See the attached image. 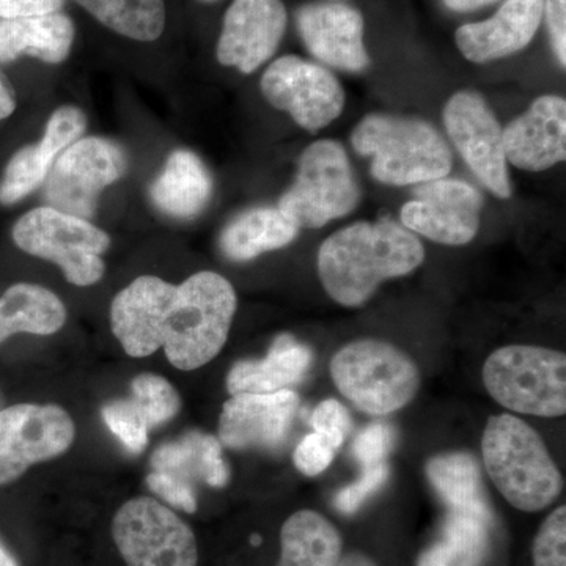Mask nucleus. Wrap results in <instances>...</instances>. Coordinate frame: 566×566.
Returning <instances> with one entry per match:
<instances>
[{
  "label": "nucleus",
  "mask_w": 566,
  "mask_h": 566,
  "mask_svg": "<svg viewBox=\"0 0 566 566\" xmlns=\"http://www.w3.org/2000/svg\"><path fill=\"white\" fill-rule=\"evenodd\" d=\"M237 305L232 283L211 271L178 286L142 275L115 296L112 333L128 356L147 357L164 348L175 368L197 370L221 353Z\"/></svg>",
  "instance_id": "1"
},
{
  "label": "nucleus",
  "mask_w": 566,
  "mask_h": 566,
  "mask_svg": "<svg viewBox=\"0 0 566 566\" xmlns=\"http://www.w3.org/2000/svg\"><path fill=\"white\" fill-rule=\"evenodd\" d=\"M423 260V244L401 223L390 218L356 222L319 248V281L335 303L360 307L381 283L411 274Z\"/></svg>",
  "instance_id": "2"
},
{
  "label": "nucleus",
  "mask_w": 566,
  "mask_h": 566,
  "mask_svg": "<svg viewBox=\"0 0 566 566\" xmlns=\"http://www.w3.org/2000/svg\"><path fill=\"white\" fill-rule=\"evenodd\" d=\"M482 453L499 493L521 512H539L564 491V476L545 441L520 417H490L483 431Z\"/></svg>",
  "instance_id": "3"
},
{
  "label": "nucleus",
  "mask_w": 566,
  "mask_h": 566,
  "mask_svg": "<svg viewBox=\"0 0 566 566\" xmlns=\"http://www.w3.org/2000/svg\"><path fill=\"white\" fill-rule=\"evenodd\" d=\"M354 150L370 158L375 180L389 186H416L447 177L452 151L428 122L371 114L352 134Z\"/></svg>",
  "instance_id": "4"
},
{
  "label": "nucleus",
  "mask_w": 566,
  "mask_h": 566,
  "mask_svg": "<svg viewBox=\"0 0 566 566\" xmlns=\"http://www.w3.org/2000/svg\"><path fill=\"white\" fill-rule=\"evenodd\" d=\"M331 376L340 394L365 415L387 416L415 400L420 370L408 353L386 340L364 338L338 349Z\"/></svg>",
  "instance_id": "5"
},
{
  "label": "nucleus",
  "mask_w": 566,
  "mask_h": 566,
  "mask_svg": "<svg viewBox=\"0 0 566 566\" xmlns=\"http://www.w3.org/2000/svg\"><path fill=\"white\" fill-rule=\"evenodd\" d=\"M483 385L509 411L545 419L565 416L566 356L543 346H504L483 365Z\"/></svg>",
  "instance_id": "6"
},
{
  "label": "nucleus",
  "mask_w": 566,
  "mask_h": 566,
  "mask_svg": "<svg viewBox=\"0 0 566 566\" xmlns=\"http://www.w3.org/2000/svg\"><path fill=\"white\" fill-rule=\"evenodd\" d=\"M359 200V185L344 145L323 139L301 155L296 180L277 208L297 229H322L352 214Z\"/></svg>",
  "instance_id": "7"
},
{
  "label": "nucleus",
  "mask_w": 566,
  "mask_h": 566,
  "mask_svg": "<svg viewBox=\"0 0 566 566\" xmlns=\"http://www.w3.org/2000/svg\"><path fill=\"white\" fill-rule=\"evenodd\" d=\"M13 241L21 251L59 264L73 285H95L106 271L102 255L109 249V234L51 207L25 212L14 223Z\"/></svg>",
  "instance_id": "8"
},
{
  "label": "nucleus",
  "mask_w": 566,
  "mask_h": 566,
  "mask_svg": "<svg viewBox=\"0 0 566 566\" xmlns=\"http://www.w3.org/2000/svg\"><path fill=\"white\" fill-rule=\"evenodd\" d=\"M112 536L128 566H197L199 560L191 527L151 497L122 505L112 521Z\"/></svg>",
  "instance_id": "9"
},
{
  "label": "nucleus",
  "mask_w": 566,
  "mask_h": 566,
  "mask_svg": "<svg viewBox=\"0 0 566 566\" xmlns=\"http://www.w3.org/2000/svg\"><path fill=\"white\" fill-rule=\"evenodd\" d=\"M128 170V156L120 145L103 137H85L71 144L55 159L46 177L48 207L91 219L99 193Z\"/></svg>",
  "instance_id": "10"
},
{
  "label": "nucleus",
  "mask_w": 566,
  "mask_h": 566,
  "mask_svg": "<svg viewBox=\"0 0 566 566\" xmlns=\"http://www.w3.org/2000/svg\"><path fill=\"white\" fill-rule=\"evenodd\" d=\"M266 102L289 112L308 133L326 128L340 117L345 91L331 71L297 55H285L271 63L260 82Z\"/></svg>",
  "instance_id": "11"
},
{
  "label": "nucleus",
  "mask_w": 566,
  "mask_h": 566,
  "mask_svg": "<svg viewBox=\"0 0 566 566\" xmlns=\"http://www.w3.org/2000/svg\"><path fill=\"white\" fill-rule=\"evenodd\" d=\"M76 434L69 412L54 405L22 403L0 411V485L32 464L61 457Z\"/></svg>",
  "instance_id": "12"
},
{
  "label": "nucleus",
  "mask_w": 566,
  "mask_h": 566,
  "mask_svg": "<svg viewBox=\"0 0 566 566\" xmlns=\"http://www.w3.org/2000/svg\"><path fill=\"white\" fill-rule=\"evenodd\" d=\"M444 125L461 158L494 196H512L504 128L485 99L475 92L461 91L447 102Z\"/></svg>",
  "instance_id": "13"
},
{
  "label": "nucleus",
  "mask_w": 566,
  "mask_h": 566,
  "mask_svg": "<svg viewBox=\"0 0 566 566\" xmlns=\"http://www.w3.org/2000/svg\"><path fill=\"white\" fill-rule=\"evenodd\" d=\"M482 208L479 189L442 177L416 185L415 199L401 208V226L434 243L464 245L479 233Z\"/></svg>",
  "instance_id": "14"
},
{
  "label": "nucleus",
  "mask_w": 566,
  "mask_h": 566,
  "mask_svg": "<svg viewBox=\"0 0 566 566\" xmlns=\"http://www.w3.org/2000/svg\"><path fill=\"white\" fill-rule=\"evenodd\" d=\"M282 0H234L223 18L218 61L251 74L277 51L286 29Z\"/></svg>",
  "instance_id": "15"
},
{
  "label": "nucleus",
  "mask_w": 566,
  "mask_h": 566,
  "mask_svg": "<svg viewBox=\"0 0 566 566\" xmlns=\"http://www.w3.org/2000/svg\"><path fill=\"white\" fill-rule=\"evenodd\" d=\"M300 397L290 389L234 394L219 417V441L229 449H274L285 441Z\"/></svg>",
  "instance_id": "16"
},
{
  "label": "nucleus",
  "mask_w": 566,
  "mask_h": 566,
  "mask_svg": "<svg viewBox=\"0 0 566 566\" xmlns=\"http://www.w3.org/2000/svg\"><path fill=\"white\" fill-rule=\"evenodd\" d=\"M296 22L305 46L319 62L349 73L370 66L359 10L345 3H307L297 10Z\"/></svg>",
  "instance_id": "17"
},
{
  "label": "nucleus",
  "mask_w": 566,
  "mask_h": 566,
  "mask_svg": "<svg viewBox=\"0 0 566 566\" xmlns=\"http://www.w3.org/2000/svg\"><path fill=\"white\" fill-rule=\"evenodd\" d=\"M506 163L527 172H545L566 158V102L562 96L536 98L504 128Z\"/></svg>",
  "instance_id": "18"
},
{
  "label": "nucleus",
  "mask_w": 566,
  "mask_h": 566,
  "mask_svg": "<svg viewBox=\"0 0 566 566\" xmlns=\"http://www.w3.org/2000/svg\"><path fill=\"white\" fill-rule=\"evenodd\" d=\"M87 128V118L80 107L63 106L52 112L43 139L14 153L0 180V205H14L29 196L48 177L55 158Z\"/></svg>",
  "instance_id": "19"
},
{
  "label": "nucleus",
  "mask_w": 566,
  "mask_h": 566,
  "mask_svg": "<svg viewBox=\"0 0 566 566\" xmlns=\"http://www.w3.org/2000/svg\"><path fill=\"white\" fill-rule=\"evenodd\" d=\"M545 0H506L490 20L461 25L457 46L469 62L490 63L528 46L543 21Z\"/></svg>",
  "instance_id": "20"
},
{
  "label": "nucleus",
  "mask_w": 566,
  "mask_h": 566,
  "mask_svg": "<svg viewBox=\"0 0 566 566\" xmlns=\"http://www.w3.org/2000/svg\"><path fill=\"white\" fill-rule=\"evenodd\" d=\"M314 360L308 346L293 335L282 334L271 345L264 359L241 360L227 376V389L234 394H271L303 381Z\"/></svg>",
  "instance_id": "21"
},
{
  "label": "nucleus",
  "mask_w": 566,
  "mask_h": 566,
  "mask_svg": "<svg viewBox=\"0 0 566 566\" xmlns=\"http://www.w3.org/2000/svg\"><path fill=\"white\" fill-rule=\"evenodd\" d=\"M212 178L196 153L175 150L150 188L151 202L164 214L192 219L210 202Z\"/></svg>",
  "instance_id": "22"
},
{
  "label": "nucleus",
  "mask_w": 566,
  "mask_h": 566,
  "mask_svg": "<svg viewBox=\"0 0 566 566\" xmlns=\"http://www.w3.org/2000/svg\"><path fill=\"white\" fill-rule=\"evenodd\" d=\"M74 24L66 14L0 20V63H10L21 55L57 65L70 55Z\"/></svg>",
  "instance_id": "23"
},
{
  "label": "nucleus",
  "mask_w": 566,
  "mask_h": 566,
  "mask_svg": "<svg viewBox=\"0 0 566 566\" xmlns=\"http://www.w3.org/2000/svg\"><path fill=\"white\" fill-rule=\"evenodd\" d=\"M300 229L279 208L259 207L241 212L223 229L219 245L233 262H249L296 240Z\"/></svg>",
  "instance_id": "24"
},
{
  "label": "nucleus",
  "mask_w": 566,
  "mask_h": 566,
  "mask_svg": "<svg viewBox=\"0 0 566 566\" xmlns=\"http://www.w3.org/2000/svg\"><path fill=\"white\" fill-rule=\"evenodd\" d=\"M427 475L436 493L449 506L450 513L493 523L482 472L474 457L469 453H449L431 458L427 463Z\"/></svg>",
  "instance_id": "25"
},
{
  "label": "nucleus",
  "mask_w": 566,
  "mask_h": 566,
  "mask_svg": "<svg viewBox=\"0 0 566 566\" xmlns=\"http://www.w3.org/2000/svg\"><path fill=\"white\" fill-rule=\"evenodd\" d=\"M153 471L166 472L185 482L202 480L212 488L229 483L230 469L222 455V444L211 434L192 431L180 441L164 444L153 453Z\"/></svg>",
  "instance_id": "26"
},
{
  "label": "nucleus",
  "mask_w": 566,
  "mask_h": 566,
  "mask_svg": "<svg viewBox=\"0 0 566 566\" xmlns=\"http://www.w3.org/2000/svg\"><path fill=\"white\" fill-rule=\"evenodd\" d=\"M65 322V305L44 286L17 283L0 297V344L13 334H55Z\"/></svg>",
  "instance_id": "27"
},
{
  "label": "nucleus",
  "mask_w": 566,
  "mask_h": 566,
  "mask_svg": "<svg viewBox=\"0 0 566 566\" xmlns=\"http://www.w3.org/2000/svg\"><path fill=\"white\" fill-rule=\"evenodd\" d=\"M342 549V536L326 517L301 510L282 526L277 566H337Z\"/></svg>",
  "instance_id": "28"
},
{
  "label": "nucleus",
  "mask_w": 566,
  "mask_h": 566,
  "mask_svg": "<svg viewBox=\"0 0 566 566\" xmlns=\"http://www.w3.org/2000/svg\"><path fill=\"white\" fill-rule=\"evenodd\" d=\"M490 526L480 517L449 512L441 538L424 551L417 566H482Z\"/></svg>",
  "instance_id": "29"
},
{
  "label": "nucleus",
  "mask_w": 566,
  "mask_h": 566,
  "mask_svg": "<svg viewBox=\"0 0 566 566\" xmlns=\"http://www.w3.org/2000/svg\"><path fill=\"white\" fill-rule=\"evenodd\" d=\"M111 31L137 41H155L166 28L164 0H76Z\"/></svg>",
  "instance_id": "30"
},
{
  "label": "nucleus",
  "mask_w": 566,
  "mask_h": 566,
  "mask_svg": "<svg viewBox=\"0 0 566 566\" xmlns=\"http://www.w3.org/2000/svg\"><path fill=\"white\" fill-rule=\"evenodd\" d=\"M132 400L150 428L169 422L180 411V395L163 376H137L132 382Z\"/></svg>",
  "instance_id": "31"
},
{
  "label": "nucleus",
  "mask_w": 566,
  "mask_h": 566,
  "mask_svg": "<svg viewBox=\"0 0 566 566\" xmlns=\"http://www.w3.org/2000/svg\"><path fill=\"white\" fill-rule=\"evenodd\" d=\"M103 420L129 452L136 455L144 452L150 427L133 400L112 401L104 406Z\"/></svg>",
  "instance_id": "32"
},
{
  "label": "nucleus",
  "mask_w": 566,
  "mask_h": 566,
  "mask_svg": "<svg viewBox=\"0 0 566 566\" xmlns=\"http://www.w3.org/2000/svg\"><path fill=\"white\" fill-rule=\"evenodd\" d=\"M534 566H566V506L546 517L534 542Z\"/></svg>",
  "instance_id": "33"
},
{
  "label": "nucleus",
  "mask_w": 566,
  "mask_h": 566,
  "mask_svg": "<svg viewBox=\"0 0 566 566\" xmlns=\"http://www.w3.org/2000/svg\"><path fill=\"white\" fill-rule=\"evenodd\" d=\"M389 479V465L386 463L367 465L356 482L338 491L335 495V509L345 515H353L374 495Z\"/></svg>",
  "instance_id": "34"
},
{
  "label": "nucleus",
  "mask_w": 566,
  "mask_h": 566,
  "mask_svg": "<svg viewBox=\"0 0 566 566\" xmlns=\"http://www.w3.org/2000/svg\"><path fill=\"white\" fill-rule=\"evenodd\" d=\"M337 450L334 442L329 441L326 436L319 433L307 434L294 450V465L301 474L307 476L323 474L333 463Z\"/></svg>",
  "instance_id": "35"
},
{
  "label": "nucleus",
  "mask_w": 566,
  "mask_h": 566,
  "mask_svg": "<svg viewBox=\"0 0 566 566\" xmlns=\"http://www.w3.org/2000/svg\"><path fill=\"white\" fill-rule=\"evenodd\" d=\"M395 431L385 423H374L365 428L356 438L353 446L354 457L364 468L386 463V458L392 452Z\"/></svg>",
  "instance_id": "36"
},
{
  "label": "nucleus",
  "mask_w": 566,
  "mask_h": 566,
  "mask_svg": "<svg viewBox=\"0 0 566 566\" xmlns=\"http://www.w3.org/2000/svg\"><path fill=\"white\" fill-rule=\"evenodd\" d=\"M311 422L315 433L326 436L337 449L344 444L346 436L353 428L348 409L337 400H324L316 406Z\"/></svg>",
  "instance_id": "37"
},
{
  "label": "nucleus",
  "mask_w": 566,
  "mask_h": 566,
  "mask_svg": "<svg viewBox=\"0 0 566 566\" xmlns=\"http://www.w3.org/2000/svg\"><path fill=\"white\" fill-rule=\"evenodd\" d=\"M147 485L153 493L158 494L175 509H180L186 513L197 512V499L191 483L185 482L178 476L166 474V472L153 471L147 476Z\"/></svg>",
  "instance_id": "38"
},
{
  "label": "nucleus",
  "mask_w": 566,
  "mask_h": 566,
  "mask_svg": "<svg viewBox=\"0 0 566 566\" xmlns=\"http://www.w3.org/2000/svg\"><path fill=\"white\" fill-rule=\"evenodd\" d=\"M543 18L549 29L554 52L562 69L566 66V0H545Z\"/></svg>",
  "instance_id": "39"
},
{
  "label": "nucleus",
  "mask_w": 566,
  "mask_h": 566,
  "mask_svg": "<svg viewBox=\"0 0 566 566\" xmlns=\"http://www.w3.org/2000/svg\"><path fill=\"white\" fill-rule=\"evenodd\" d=\"M65 0H0V20L59 13Z\"/></svg>",
  "instance_id": "40"
},
{
  "label": "nucleus",
  "mask_w": 566,
  "mask_h": 566,
  "mask_svg": "<svg viewBox=\"0 0 566 566\" xmlns=\"http://www.w3.org/2000/svg\"><path fill=\"white\" fill-rule=\"evenodd\" d=\"M17 109V95L9 81L0 73V120H6Z\"/></svg>",
  "instance_id": "41"
},
{
  "label": "nucleus",
  "mask_w": 566,
  "mask_h": 566,
  "mask_svg": "<svg viewBox=\"0 0 566 566\" xmlns=\"http://www.w3.org/2000/svg\"><path fill=\"white\" fill-rule=\"evenodd\" d=\"M442 2L446 3L447 9L458 11V13H468V11L482 9L497 0H442Z\"/></svg>",
  "instance_id": "42"
},
{
  "label": "nucleus",
  "mask_w": 566,
  "mask_h": 566,
  "mask_svg": "<svg viewBox=\"0 0 566 566\" xmlns=\"http://www.w3.org/2000/svg\"><path fill=\"white\" fill-rule=\"evenodd\" d=\"M337 566H378L371 560L370 557L365 556L360 553H349L346 556H342L338 560Z\"/></svg>",
  "instance_id": "43"
},
{
  "label": "nucleus",
  "mask_w": 566,
  "mask_h": 566,
  "mask_svg": "<svg viewBox=\"0 0 566 566\" xmlns=\"http://www.w3.org/2000/svg\"><path fill=\"white\" fill-rule=\"evenodd\" d=\"M0 566H20L2 543H0Z\"/></svg>",
  "instance_id": "44"
},
{
  "label": "nucleus",
  "mask_w": 566,
  "mask_h": 566,
  "mask_svg": "<svg viewBox=\"0 0 566 566\" xmlns=\"http://www.w3.org/2000/svg\"><path fill=\"white\" fill-rule=\"evenodd\" d=\"M251 543L253 546H260V543H262V536L252 535Z\"/></svg>",
  "instance_id": "45"
},
{
  "label": "nucleus",
  "mask_w": 566,
  "mask_h": 566,
  "mask_svg": "<svg viewBox=\"0 0 566 566\" xmlns=\"http://www.w3.org/2000/svg\"><path fill=\"white\" fill-rule=\"evenodd\" d=\"M202 2H216V0H202Z\"/></svg>",
  "instance_id": "46"
}]
</instances>
